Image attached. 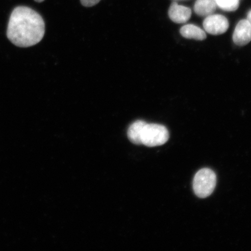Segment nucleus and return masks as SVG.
Masks as SVG:
<instances>
[{"mask_svg":"<svg viewBox=\"0 0 251 251\" xmlns=\"http://www.w3.org/2000/svg\"><path fill=\"white\" fill-rule=\"evenodd\" d=\"M45 33V21L36 11L23 6L12 11L7 35L14 45L20 47L36 45L43 39Z\"/></svg>","mask_w":251,"mask_h":251,"instance_id":"f257e3e1","label":"nucleus"},{"mask_svg":"<svg viewBox=\"0 0 251 251\" xmlns=\"http://www.w3.org/2000/svg\"><path fill=\"white\" fill-rule=\"evenodd\" d=\"M216 184L215 172L208 168L202 169L197 173L193 180L194 193L201 199L211 196Z\"/></svg>","mask_w":251,"mask_h":251,"instance_id":"f03ea898","label":"nucleus"},{"mask_svg":"<svg viewBox=\"0 0 251 251\" xmlns=\"http://www.w3.org/2000/svg\"><path fill=\"white\" fill-rule=\"evenodd\" d=\"M169 131L164 126L147 124L144 125L141 133V143L150 147H156L163 145L169 140Z\"/></svg>","mask_w":251,"mask_h":251,"instance_id":"7ed1b4c3","label":"nucleus"},{"mask_svg":"<svg viewBox=\"0 0 251 251\" xmlns=\"http://www.w3.org/2000/svg\"><path fill=\"white\" fill-rule=\"evenodd\" d=\"M203 26L206 32L212 35H220L227 30L229 24L224 15L212 14L204 20Z\"/></svg>","mask_w":251,"mask_h":251,"instance_id":"20e7f679","label":"nucleus"},{"mask_svg":"<svg viewBox=\"0 0 251 251\" xmlns=\"http://www.w3.org/2000/svg\"><path fill=\"white\" fill-rule=\"evenodd\" d=\"M233 39L235 45L244 46L251 40V25L247 20H241L235 26Z\"/></svg>","mask_w":251,"mask_h":251,"instance_id":"39448f33","label":"nucleus"},{"mask_svg":"<svg viewBox=\"0 0 251 251\" xmlns=\"http://www.w3.org/2000/svg\"><path fill=\"white\" fill-rule=\"evenodd\" d=\"M169 17L176 24L186 23L191 17L190 8L180 5L177 2H173L169 9Z\"/></svg>","mask_w":251,"mask_h":251,"instance_id":"423d86ee","label":"nucleus"},{"mask_svg":"<svg viewBox=\"0 0 251 251\" xmlns=\"http://www.w3.org/2000/svg\"><path fill=\"white\" fill-rule=\"evenodd\" d=\"M216 7L214 0H197L194 9L198 15L208 17L214 13Z\"/></svg>","mask_w":251,"mask_h":251,"instance_id":"0eeeda50","label":"nucleus"},{"mask_svg":"<svg viewBox=\"0 0 251 251\" xmlns=\"http://www.w3.org/2000/svg\"><path fill=\"white\" fill-rule=\"evenodd\" d=\"M180 34L185 38L196 40H203L206 39V34L200 27L192 24L184 25L180 29Z\"/></svg>","mask_w":251,"mask_h":251,"instance_id":"6e6552de","label":"nucleus"},{"mask_svg":"<svg viewBox=\"0 0 251 251\" xmlns=\"http://www.w3.org/2000/svg\"><path fill=\"white\" fill-rule=\"evenodd\" d=\"M146 124V122L137 121L130 126L127 131V136L131 143L136 144V145L142 144L141 140V133H142L143 128Z\"/></svg>","mask_w":251,"mask_h":251,"instance_id":"1a4fd4ad","label":"nucleus"},{"mask_svg":"<svg viewBox=\"0 0 251 251\" xmlns=\"http://www.w3.org/2000/svg\"><path fill=\"white\" fill-rule=\"evenodd\" d=\"M220 8L226 11H234L239 7L240 0H214Z\"/></svg>","mask_w":251,"mask_h":251,"instance_id":"9d476101","label":"nucleus"},{"mask_svg":"<svg viewBox=\"0 0 251 251\" xmlns=\"http://www.w3.org/2000/svg\"><path fill=\"white\" fill-rule=\"evenodd\" d=\"M101 0H80L81 4L84 7H90L98 4Z\"/></svg>","mask_w":251,"mask_h":251,"instance_id":"9b49d317","label":"nucleus"},{"mask_svg":"<svg viewBox=\"0 0 251 251\" xmlns=\"http://www.w3.org/2000/svg\"><path fill=\"white\" fill-rule=\"evenodd\" d=\"M247 20L249 21V23L251 25V9L249 12V13H248Z\"/></svg>","mask_w":251,"mask_h":251,"instance_id":"f8f14e48","label":"nucleus"},{"mask_svg":"<svg viewBox=\"0 0 251 251\" xmlns=\"http://www.w3.org/2000/svg\"><path fill=\"white\" fill-rule=\"evenodd\" d=\"M35 1L36 2H42L44 1H45V0H35Z\"/></svg>","mask_w":251,"mask_h":251,"instance_id":"ddd939ff","label":"nucleus"}]
</instances>
